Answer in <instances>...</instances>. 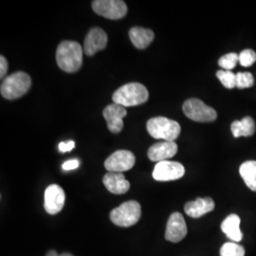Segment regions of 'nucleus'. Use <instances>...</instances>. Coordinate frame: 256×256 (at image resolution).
Wrapping results in <instances>:
<instances>
[{"label":"nucleus","mask_w":256,"mask_h":256,"mask_svg":"<svg viewBox=\"0 0 256 256\" xmlns=\"http://www.w3.org/2000/svg\"><path fill=\"white\" fill-rule=\"evenodd\" d=\"M84 50L76 41H63L56 50V62L64 72L72 74L80 70Z\"/></svg>","instance_id":"f257e3e1"},{"label":"nucleus","mask_w":256,"mask_h":256,"mask_svg":"<svg viewBox=\"0 0 256 256\" xmlns=\"http://www.w3.org/2000/svg\"><path fill=\"white\" fill-rule=\"evenodd\" d=\"M149 99V92L146 88L140 82H129L120 86L112 96L115 104L124 108L136 106L146 102Z\"/></svg>","instance_id":"f03ea898"},{"label":"nucleus","mask_w":256,"mask_h":256,"mask_svg":"<svg viewBox=\"0 0 256 256\" xmlns=\"http://www.w3.org/2000/svg\"><path fill=\"white\" fill-rule=\"evenodd\" d=\"M146 128L150 136L166 142H174L182 130L178 122L166 117L151 118L147 122Z\"/></svg>","instance_id":"7ed1b4c3"},{"label":"nucleus","mask_w":256,"mask_h":256,"mask_svg":"<svg viewBox=\"0 0 256 256\" xmlns=\"http://www.w3.org/2000/svg\"><path fill=\"white\" fill-rule=\"evenodd\" d=\"M32 79L23 72L12 74L4 79L1 84V95L8 100H14L25 95L30 88Z\"/></svg>","instance_id":"20e7f679"},{"label":"nucleus","mask_w":256,"mask_h":256,"mask_svg":"<svg viewBox=\"0 0 256 256\" xmlns=\"http://www.w3.org/2000/svg\"><path fill=\"white\" fill-rule=\"evenodd\" d=\"M142 216V208L140 203L129 200L120 204L110 212L111 221L119 227H131L135 225Z\"/></svg>","instance_id":"39448f33"},{"label":"nucleus","mask_w":256,"mask_h":256,"mask_svg":"<svg viewBox=\"0 0 256 256\" xmlns=\"http://www.w3.org/2000/svg\"><path fill=\"white\" fill-rule=\"evenodd\" d=\"M183 113L189 119L198 122H210L218 118L216 111L202 100L192 98L183 104Z\"/></svg>","instance_id":"423d86ee"},{"label":"nucleus","mask_w":256,"mask_h":256,"mask_svg":"<svg viewBox=\"0 0 256 256\" xmlns=\"http://www.w3.org/2000/svg\"><path fill=\"white\" fill-rule=\"evenodd\" d=\"M92 9L97 14L112 20L122 18L128 14V6L122 0H95Z\"/></svg>","instance_id":"0eeeda50"},{"label":"nucleus","mask_w":256,"mask_h":256,"mask_svg":"<svg viewBox=\"0 0 256 256\" xmlns=\"http://www.w3.org/2000/svg\"><path fill=\"white\" fill-rule=\"evenodd\" d=\"M135 155L128 150H118L104 162V167L110 172L122 173L128 171L135 165Z\"/></svg>","instance_id":"6e6552de"},{"label":"nucleus","mask_w":256,"mask_h":256,"mask_svg":"<svg viewBox=\"0 0 256 256\" xmlns=\"http://www.w3.org/2000/svg\"><path fill=\"white\" fill-rule=\"evenodd\" d=\"M185 168L176 162L164 160L158 162L153 171V178L158 182H171L182 178Z\"/></svg>","instance_id":"1a4fd4ad"},{"label":"nucleus","mask_w":256,"mask_h":256,"mask_svg":"<svg viewBox=\"0 0 256 256\" xmlns=\"http://www.w3.org/2000/svg\"><path fill=\"white\" fill-rule=\"evenodd\" d=\"M66 194L62 187L57 184L50 185L45 191L44 207L48 214H57L64 207Z\"/></svg>","instance_id":"9d476101"},{"label":"nucleus","mask_w":256,"mask_h":256,"mask_svg":"<svg viewBox=\"0 0 256 256\" xmlns=\"http://www.w3.org/2000/svg\"><path fill=\"white\" fill-rule=\"evenodd\" d=\"M108 45V34L101 28L94 27L90 28L84 38V52L88 56L97 54L106 48Z\"/></svg>","instance_id":"9b49d317"},{"label":"nucleus","mask_w":256,"mask_h":256,"mask_svg":"<svg viewBox=\"0 0 256 256\" xmlns=\"http://www.w3.org/2000/svg\"><path fill=\"white\" fill-rule=\"evenodd\" d=\"M187 225L182 214L180 212L172 214L168 220L166 226V240L173 243L180 242L183 238L187 236Z\"/></svg>","instance_id":"f8f14e48"},{"label":"nucleus","mask_w":256,"mask_h":256,"mask_svg":"<svg viewBox=\"0 0 256 256\" xmlns=\"http://www.w3.org/2000/svg\"><path fill=\"white\" fill-rule=\"evenodd\" d=\"M102 115L106 120L110 132L117 134L124 128L122 119L128 115V111L122 106L113 102L104 110Z\"/></svg>","instance_id":"ddd939ff"},{"label":"nucleus","mask_w":256,"mask_h":256,"mask_svg":"<svg viewBox=\"0 0 256 256\" xmlns=\"http://www.w3.org/2000/svg\"><path fill=\"white\" fill-rule=\"evenodd\" d=\"M178 144L174 142H160L148 149L147 156L152 162H164L173 158L178 152Z\"/></svg>","instance_id":"4468645a"},{"label":"nucleus","mask_w":256,"mask_h":256,"mask_svg":"<svg viewBox=\"0 0 256 256\" xmlns=\"http://www.w3.org/2000/svg\"><path fill=\"white\" fill-rule=\"evenodd\" d=\"M214 202L210 198H198L194 202H188L184 206V210L187 216L198 218L210 212L214 209Z\"/></svg>","instance_id":"2eb2a0df"},{"label":"nucleus","mask_w":256,"mask_h":256,"mask_svg":"<svg viewBox=\"0 0 256 256\" xmlns=\"http://www.w3.org/2000/svg\"><path fill=\"white\" fill-rule=\"evenodd\" d=\"M102 182L110 192L115 194H126L130 188V183L122 173L108 172L104 174Z\"/></svg>","instance_id":"dca6fc26"},{"label":"nucleus","mask_w":256,"mask_h":256,"mask_svg":"<svg viewBox=\"0 0 256 256\" xmlns=\"http://www.w3.org/2000/svg\"><path fill=\"white\" fill-rule=\"evenodd\" d=\"M153 30L144 28L133 27L129 30V38L132 44L138 50L146 48L154 40Z\"/></svg>","instance_id":"f3484780"},{"label":"nucleus","mask_w":256,"mask_h":256,"mask_svg":"<svg viewBox=\"0 0 256 256\" xmlns=\"http://www.w3.org/2000/svg\"><path fill=\"white\" fill-rule=\"evenodd\" d=\"M241 220L238 214H230L221 224V230L232 242H240L243 238V234L240 230Z\"/></svg>","instance_id":"a211bd4d"},{"label":"nucleus","mask_w":256,"mask_h":256,"mask_svg":"<svg viewBox=\"0 0 256 256\" xmlns=\"http://www.w3.org/2000/svg\"><path fill=\"white\" fill-rule=\"evenodd\" d=\"M230 130L234 138L250 137L256 133V122L252 117H245L241 120H234Z\"/></svg>","instance_id":"6ab92c4d"},{"label":"nucleus","mask_w":256,"mask_h":256,"mask_svg":"<svg viewBox=\"0 0 256 256\" xmlns=\"http://www.w3.org/2000/svg\"><path fill=\"white\" fill-rule=\"evenodd\" d=\"M239 173L248 187L252 191L256 192V160H248V162H244L239 168Z\"/></svg>","instance_id":"aec40b11"},{"label":"nucleus","mask_w":256,"mask_h":256,"mask_svg":"<svg viewBox=\"0 0 256 256\" xmlns=\"http://www.w3.org/2000/svg\"><path fill=\"white\" fill-rule=\"evenodd\" d=\"M245 248L236 242L225 243L220 250V256H244Z\"/></svg>","instance_id":"412c9836"},{"label":"nucleus","mask_w":256,"mask_h":256,"mask_svg":"<svg viewBox=\"0 0 256 256\" xmlns=\"http://www.w3.org/2000/svg\"><path fill=\"white\" fill-rule=\"evenodd\" d=\"M216 77L225 88L229 90L236 88V74L232 70H218L216 72Z\"/></svg>","instance_id":"4be33fe9"},{"label":"nucleus","mask_w":256,"mask_h":256,"mask_svg":"<svg viewBox=\"0 0 256 256\" xmlns=\"http://www.w3.org/2000/svg\"><path fill=\"white\" fill-rule=\"evenodd\" d=\"M239 62V54L230 52L228 54L223 55L218 61V64L224 70H232L236 68V66Z\"/></svg>","instance_id":"5701e85b"},{"label":"nucleus","mask_w":256,"mask_h":256,"mask_svg":"<svg viewBox=\"0 0 256 256\" xmlns=\"http://www.w3.org/2000/svg\"><path fill=\"white\" fill-rule=\"evenodd\" d=\"M254 84V75L250 72H238L236 74V88H252Z\"/></svg>","instance_id":"b1692460"},{"label":"nucleus","mask_w":256,"mask_h":256,"mask_svg":"<svg viewBox=\"0 0 256 256\" xmlns=\"http://www.w3.org/2000/svg\"><path fill=\"white\" fill-rule=\"evenodd\" d=\"M256 62V54L252 50H244L239 54V63L243 66H250Z\"/></svg>","instance_id":"393cba45"},{"label":"nucleus","mask_w":256,"mask_h":256,"mask_svg":"<svg viewBox=\"0 0 256 256\" xmlns=\"http://www.w3.org/2000/svg\"><path fill=\"white\" fill-rule=\"evenodd\" d=\"M74 146H75V144H74V140H70V142H62L59 144L58 148H59V151H60V152L64 153V152H70V151H72L74 148Z\"/></svg>","instance_id":"a878e982"},{"label":"nucleus","mask_w":256,"mask_h":256,"mask_svg":"<svg viewBox=\"0 0 256 256\" xmlns=\"http://www.w3.org/2000/svg\"><path fill=\"white\" fill-rule=\"evenodd\" d=\"M80 165V162L78 160H70L66 162L64 164L62 165L63 169L64 171H70V170H74L76 168H78Z\"/></svg>","instance_id":"bb28decb"},{"label":"nucleus","mask_w":256,"mask_h":256,"mask_svg":"<svg viewBox=\"0 0 256 256\" xmlns=\"http://www.w3.org/2000/svg\"><path fill=\"white\" fill-rule=\"evenodd\" d=\"M8 72V62L6 60V58L1 55L0 56V77L3 78Z\"/></svg>","instance_id":"cd10ccee"},{"label":"nucleus","mask_w":256,"mask_h":256,"mask_svg":"<svg viewBox=\"0 0 256 256\" xmlns=\"http://www.w3.org/2000/svg\"><path fill=\"white\" fill-rule=\"evenodd\" d=\"M59 254L55 252V250H48V252H46V256H58Z\"/></svg>","instance_id":"c85d7f7f"},{"label":"nucleus","mask_w":256,"mask_h":256,"mask_svg":"<svg viewBox=\"0 0 256 256\" xmlns=\"http://www.w3.org/2000/svg\"><path fill=\"white\" fill-rule=\"evenodd\" d=\"M58 256H74L72 254H68V252H63L61 254H59Z\"/></svg>","instance_id":"c756f323"}]
</instances>
